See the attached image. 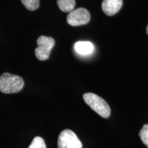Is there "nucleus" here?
I'll return each mask as SVG.
<instances>
[{
	"label": "nucleus",
	"mask_w": 148,
	"mask_h": 148,
	"mask_svg": "<svg viewBox=\"0 0 148 148\" xmlns=\"http://www.w3.org/2000/svg\"><path fill=\"white\" fill-rule=\"evenodd\" d=\"M24 81L22 77L9 73L0 76V91L5 94L16 93L22 90Z\"/></svg>",
	"instance_id": "f257e3e1"
},
{
	"label": "nucleus",
	"mask_w": 148,
	"mask_h": 148,
	"mask_svg": "<svg viewBox=\"0 0 148 148\" xmlns=\"http://www.w3.org/2000/svg\"><path fill=\"white\" fill-rule=\"evenodd\" d=\"M86 104L103 118H108L110 114V108L103 98L92 92H86L83 95Z\"/></svg>",
	"instance_id": "f03ea898"
},
{
	"label": "nucleus",
	"mask_w": 148,
	"mask_h": 148,
	"mask_svg": "<svg viewBox=\"0 0 148 148\" xmlns=\"http://www.w3.org/2000/svg\"><path fill=\"white\" fill-rule=\"evenodd\" d=\"M37 47L35 49V55L39 60H45L49 58L50 52L55 45L53 38L45 36H40L37 39Z\"/></svg>",
	"instance_id": "7ed1b4c3"
},
{
	"label": "nucleus",
	"mask_w": 148,
	"mask_h": 148,
	"mask_svg": "<svg viewBox=\"0 0 148 148\" xmlns=\"http://www.w3.org/2000/svg\"><path fill=\"white\" fill-rule=\"evenodd\" d=\"M58 148H82V144L77 135L71 130H64L58 140Z\"/></svg>",
	"instance_id": "20e7f679"
},
{
	"label": "nucleus",
	"mask_w": 148,
	"mask_h": 148,
	"mask_svg": "<svg viewBox=\"0 0 148 148\" xmlns=\"http://www.w3.org/2000/svg\"><path fill=\"white\" fill-rule=\"evenodd\" d=\"M90 15L89 12L84 8L74 9L69 12L66 16L68 24L72 26H78L87 24L90 21Z\"/></svg>",
	"instance_id": "39448f33"
},
{
	"label": "nucleus",
	"mask_w": 148,
	"mask_h": 148,
	"mask_svg": "<svg viewBox=\"0 0 148 148\" xmlns=\"http://www.w3.org/2000/svg\"><path fill=\"white\" fill-rule=\"evenodd\" d=\"M123 5V0H103L101 8L103 12L108 16L116 14Z\"/></svg>",
	"instance_id": "423d86ee"
},
{
	"label": "nucleus",
	"mask_w": 148,
	"mask_h": 148,
	"mask_svg": "<svg viewBox=\"0 0 148 148\" xmlns=\"http://www.w3.org/2000/svg\"><path fill=\"white\" fill-rule=\"evenodd\" d=\"M76 52L82 56L91 54L94 51V45L89 41H78L74 45Z\"/></svg>",
	"instance_id": "0eeeda50"
},
{
	"label": "nucleus",
	"mask_w": 148,
	"mask_h": 148,
	"mask_svg": "<svg viewBox=\"0 0 148 148\" xmlns=\"http://www.w3.org/2000/svg\"><path fill=\"white\" fill-rule=\"evenodd\" d=\"M57 4L62 12H70L74 10L75 1V0H58Z\"/></svg>",
	"instance_id": "6e6552de"
},
{
	"label": "nucleus",
	"mask_w": 148,
	"mask_h": 148,
	"mask_svg": "<svg viewBox=\"0 0 148 148\" xmlns=\"http://www.w3.org/2000/svg\"><path fill=\"white\" fill-rule=\"evenodd\" d=\"M21 2L27 10L31 11L36 10L40 5L39 0H21Z\"/></svg>",
	"instance_id": "1a4fd4ad"
},
{
	"label": "nucleus",
	"mask_w": 148,
	"mask_h": 148,
	"mask_svg": "<svg viewBox=\"0 0 148 148\" xmlns=\"http://www.w3.org/2000/svg\"><path fill=\"white\" fill-rule=\"evenodd\" d=\"M28 148H47V147L43 138L40 136H36L32 140Z\"/></svg>",
	"instance_id": "9d476101"
},
{
	"label": "nucleus",
	"mask_w": 148,
	"mask_h": 148,
	"mask_svg": "<svg viewBox=\"0 0 148 148\" xmlns=\"http://www.w3.org/2000/svg\"><path fill=\"white\" fill-rule=\"evenodd\" d=\"M139 136L144 145L148 147V124H145L139 132Z\"/></svg>",
	"instance_id": "9b49d317"
},
{
	"label": "nucleus",
	"mask_w": 148,
	"mask_h": 148,
	"mask_svg": "<svg viewBox=\"0 0 148 148\" xmlns=\"http://www.w3.org/2000/svg\"><path fill=\"white\" fill-rule=\"evenodd\" d=\"M146 32H147V34H148V25H147V27H146Z\"/></svg>",
	"instance_id": "f8f14e48"
}]
</instances>
